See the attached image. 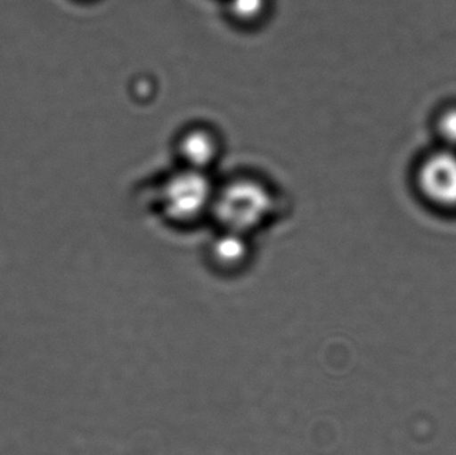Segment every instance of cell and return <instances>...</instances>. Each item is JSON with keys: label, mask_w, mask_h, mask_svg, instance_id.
Returning <instances> with one entry per match:
<instances>
[{"label": "cell", "mask_w": 456, "mask_h": 455, "mask_svg": "<svg viewBox=\"0 0 456 455\" xmlns=\"http://www.w3.org/2000/svg\"><path fill=\"white\" fill-rule=\"evenodd\" d=\"M420 197L438 210L456 213V151L439 147L423 158L417 171Z\"/></svg>", "instance_id": "6da1fadb"}, {"label": "cell", "mask_w": 456, "mask_h": 455, "mask_svg": "<svg viewBox=\"0 0 456 455\" xmlns=\"http://www.w3.org/2000/svg\"><path fill=\"white\" fill-rule=\"evenodd\" d=\"M213 199L210 181L203 171L184 168L163 184V207L176 219L198 215Z\"/></svg>", "instance_id": "7a4b0ae2"}, {"label": "cell", "mask_w": 456, "mask_h": 455, "mask_svg": "<svg viewBox=\"0 0 456 455\" xmlns=\"http://www.w3.org/2000/svg\"><path fill=\"white\" fill-rule=\"evenodd\" d=\"M214 206L227 223H251L259 221L271 203L270 192L254 179H238L228 183L218 195Z\"/></svg>", "instance_id": "3957f363"}, {"label": "cell", "mask_w": 456, "mask_h": 455, "mask_svg": "<svg viewBox=\"0 0 456 455\" xmlns=\"http://www.w3.org/2000/svg\"><path fill=\"white\" fill-rule=\"evenodd\" d=\"M178 151L182 160L186 163V168L206 173L218 158V139L206 128H194L182 136Z\"/></svg>", "instance_id": "277c9868"}, {"label": "cell", "mask_w": 456, "mask_h": 455, "mask_svg": "<svg viewBox=\"0 0 456 455\" xmlns=\"http://www.w3.org/2000/svg\"><path fill=\"white\" fill-rule=\"evenodd\" d=\"M268 0H228V12L241 23H252L265 15Z\"/></svg>", "instance_id": "5b68a950"}, {"label": "cell", "mask_w": 456, "mask_h": 455, "mask_svg": "<svg viewBox=\"0 0 456 455\" xmlns=\"http://www.w3.org/2000/svg\"><path fill=\"white\" fill-rule=\"evenodd\" d=\"M436 133L444 149L456 151V106L444 110L436 120Z\"/></svg>", "instance_id": "8992f818"}]
</instances>
